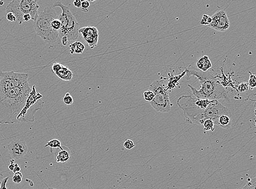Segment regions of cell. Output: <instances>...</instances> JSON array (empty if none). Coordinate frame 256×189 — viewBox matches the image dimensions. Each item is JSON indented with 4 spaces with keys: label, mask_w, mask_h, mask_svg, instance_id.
<instances>
[{
    "label": "cell",
    "mask_w": 256,
    "mask_h": 189,
    "mask_svg": "<svg viewBox=\"0 0 256 189\" xmlns=\"http://www.w3.org/2000/svg\"><path fill=\"white\" fill-rule=\"evenodd\" d=\"M28 78L26 73L0 71V124L19 123L32 91Z\"/></svg>",
    "instance_id": "cell-1"
},
{
    "label": "cell",
    "mask_w": 256,
    "mask_h": 189,
    "mask_svg": "<svg viewBox=\"0 0 256 189\" xmlns=\"http://www.w3.org/2000/svg\"><path fill=\"white\" fill-rule=\"evenodd\" d=\"M185 70L188 80L193 76L199 79L201 83V88L199 90L188 85L196 98L218 100L226 97V94L224 88L217 80V77L214 76L211 73L198 71L190 65L188 68H185Z\"/></svg>",
    "instance_id": "cell-2"
},
{
    "label": "cell",
    "mask_w": 256,
    "mask_h": 189,
    "mask_svg": "<svg viewBox=\"0 0 256 189\" xmlns=\"http://www.w3.org/2000/svg\"><path fill=\"white\" fill-rule=\"evenodd\" d=\"M55 19H57L55 11L51 7H47L38 14L34 21L33 26L37 35L47 44L54 43L59 37L58 31L54 30L51 25Z\"/></svg>",
    "instance_id": "cell-3"
},
{
    "label": "cell",
    "mask_w": 256,
    "mask_h": 189,
    "mask_svg": "<svg viewBox=\"0 0 256 189\" xmlns=\"http://www.w3.org/2000/svg\"><path fill=\"white\" fill-rule=\"evenodd\" d=\"M53 7L61 8L62 13L58 17V19L61 22V27L58 31L59 37L61 39L63 37H67L69 41L76 40L79 36V24L76 18L72 14L68 7L62 3L56 2Z\"/></svg>",
    "instance_id": "cell-4"
},
{
    "label": "cell",
    "mask_w": 256,
    "mask_h": 189,
    "mask_svg": "<svg viewBox=\"0 0 256 189\" xmlns=\"http://www.w3.org/2000/svg\"><path fill=\"white\" fill-rule=\"evenodd\" d=\"M166 80L167 79L163 78V80L154 81L148 88L155 95L153 100L150 103L151 105L154 110L162 114L169 112L173 105L170 101L169 93L164 83V80Z\"/></svg>",
    "instance_id": "cell-5"
},
{
    "label": "cell",
    "mask_w": 256,
    "mask_h": 189,
    "mask_svg": "<svg viewBox=\"0 0 256 189\" xmlns=\"http://www.w3.org/2000/svg\"><path fill=\"white\" fill-rule=\"evenodd\" d=\"M39 6L36 0H13L6 7L7 14L12 13L16 18L19 25L23 22L22 17L25 14H29L32 20L34 21L38 15Z\"/></svg>",
    "instance_id": "cell-6"
},
{
    "label": "cell",
    "mask_w": 256,
    "mask_h": 189,
    "mask_svg": "<svg viewBox=\"0 0 256 189\" xmlns=\"http://www.w3.org/2000/svg\"><path fill=\"white\" fill-rule=\"evenodd\" d=\"M177 105L183 111L186 121L190 123L203 125L204 110L195 104V98L190 96H182L177 100Z\"/></svg>",
    "instance_id": "cell-7"
},
{
    "label": "cell",
    "mask_w": 256,
    "mask_h": 189,
    "mask_svg": "<svg viewBox=\"0 0 256 189\" xmlns=\"http://www.w3.org/2000/svg\"><path fill=\"white\" fill-rule=\"evenodd\" d=\"M35 87V86H33L25 106L19 116L18 118V123H32L34 121V116L37 111L42 110L44 106V101L42 100L43 96L39 93L37 92Z\"/></svg>",
    "instance_id": "cell-8"
},
{
    "label": "cell",
    "mask_w": 256,
    "mask_h": 189,
    "mask_svg": "<svg viewBox=\"0 0 256 189\" xmlns=\"http://www.w3.org/2000/svg\"><path fill=\"white\" fill-rule=\"evenodd\" d=\"M224 114L230 116V111L218 100H212L209 106L204 110V120L211 119L218 125L219 119Z\"/></svg>",
    "instance_id": "cell-9"
},
{
    "label": "cell",
    "mask_w": 256,
    "mask_h": 189,
    "mask_svg": "<svg viewBox=\"0 0 256 189\" xmlns=\"http://www.w3.org/2000/svg\"><path fill=\"white\" fill-rule=\"evenodd\" d=\"M212 22L208 26L218 32H226L230 26V22L226 11L220 10L212 15Z\"/></svg>",
    "instance_id": "cell-10"
},
{
    "label": "cell",
    "mask_w": 256,
    "mask_h": 189,
    "mask_svg": "<svg viewBox=\"0 0 256 189\" xmlns=\"http://www.w3.org/2000/svg\"><path fill=\"white\" fill-rule=\"evenodd\" d=\"M9 153L13 159H20L24 157L27 153L29 148L24 139L12 141L8 146Z\"/></svg>",
    "instance_id": "cell-11"
},
{
    "label": "cell",
    "mask_w": 256,
    "mask_h": 189,
    "mask_svg": "<svg viewBox=\"0 0 256 189\" xmlns=\"http://www.w3.org/2000/svg\"><path fill=\"white\" fill-rule=\"evenodd\" d=\"M80 33L83 40L86 41L91 49L97 46L99 38L98 29L94 26H86L79 29Z\"/></svg>",
    "instance_id": "cell-12"
},
{
    "label": "cell",
    "mask_w": 256,
    "mask_h": 189,
    "mask_svg": "<svg viewBox=\"0 0 256 189\" xmlns=\"http://www.w3.org/2000/svg\"><path fill=\"white\" fill-rule=\"evenodd\" d=\"M52 70L54 74L64 81H71L73 77V74L68 67L61 64L54 62L52 66Z\"/></svg>",
    "instance_id": "cell-13"
},
{
    "label": "cell",
    "mask_w": 256,
    "mask_h": 189,
    "mask_svg": "<svg viewBox=\"0 0 256 189\" xmlns=\"http://www.w3.org/2000/svg\"><path fill=\"white\" fill-rule=\"evenodd\" d=\"M186 71L185 70L181 74L177 76H174L171 73L168 74L169 79H168V84L166 86V89L167 91H171L172 90L177 88V86L179 85V81L182 78H183L185 75H186Z\"/></svg>",
    "instance_id": "cell-14"
},
{
    "label": "cell",
    "mask_w": 256,
    "mask_h": 189,
    "mask_svg": "<svg viewBox=\"0 0 256 189\" xmlns=\"http://www.w3.org/2000/svg\"><path fill=\"white\" fill-rule=\"evenodd\" d=\"M196 65L200 71L207 72L212 67V63L208 56H204L199 59Z\"/></svg>",
    "instance_id": "cell-15"
},
{
    "label": "cell",
    "mask_w": 256,
    "mask_h": 189,
    "mask_svg": "<svg viewBox=\"0 0 256 189\" xmlns=\"http://www.w3.org/2000/svg\"><path fill=\"white\" fill-rule=\"evenodd\" d=\"M69 52L71 54H82L85 49V45L80 42H75L69 45Z\"/></svg>",
    "instance_id": "cell-16"
},
{
    "label": "cell",
    "mask_w": 256,
    "mask_h": 189,
    "mask_svg": "<svg viewBox=\"0 0 256 189\" xmlns=\"http://www.w3.org/2000/svg\"><path fill=\"white\" fill-rule=\"evenodd\" d=\"M70 157V152L67 147H66L65 149H63L61 150L60 152H58L57 156L56 157L57 162H61L64 163L69 160Z\"/></svg>",
    "instance_id": "cell-17"
},
{
    "label": "cell",
    "mask_w": 256,
    "mask_h": 189,
    "mask_svg": "<svg viewBox=\"0 0 256 189\" xmlns=\"http://www.w3.org/2000/svg\"><path fill=\"white\" fill-rule=\"evenodd\" d=\"M231 125V117L229 116L224 114L220 117L219 119L218 125L224 129L228 128Z\"/></svg>",
    "instance_id": "cell-18"
},
{
    "label": "cell",
    "mask_w": 256,
    "mask_h": 189,
    "mask_svg": "<svg viewBox=\"0 0 256 189\" xmlns=\"http://www.w3.org/2000/svg\"><path fill=\"white\" fill-rule=\"evenodd\" d=\"M47 147H50L51 148V152H53V149H56L57 148H60L61 150H63L64 146H62L61 142L60 141L57 139H52L49 141L44 146L45 148Z\"/></svg>",
    "instance_id": "cell-19"
},
{
    "label": "cell",
    "mask_w": 256,
    "mask_h": 189,
    "mask_svg": "<svg viewBox=\"0 0 256 189\" xmlns=\"http://www.w3.org/2000/svg\"><path fill=\"white\" fill-rule=\"evenodd\" d=\"M214 122L211 119H206L204 121L203 125V130L204 131H214Z\"/></svg>",
    "instance_id": "cell-20"
},
{
    "label": "cell",
    "mask_w": 256,
    "mask_h": 189,
    "mask_svg": "<svg viewBox=\"0 0 256 189\" xmlns=\"http://www.w3.org/2000/svg\"><path fill=\"white\" fill-rule=\"evenodd\" d=\"M242 189H256V177L249 180Z\"/></svg>",
    "instance_id": "cell-21"
},
{
    "label": "cell",
    "mask_w": 256,
    "mask_h": 189,
    "mask_svg": "<svg viewBox=\"0 0 256 189\" xmlns=\"http://www.w3.org/2000/svg\"><path fill=\"white\" fill-rule=\"evenodd\" d=\"M154 93L150 90H147L143 93V98L145 101L151 103L154 98Z\"/></svg>",
    "instance_id": "cell-22"
},
{
    "label": "cell",
    "mask_w": 256,
    "mask_h": 189,
    "mask_svg": "<svg viewBox=\"0 0 256 189\" xmlns=\"http://www.w3.org/2000/svg\"><path fill=\"white\" fill-rule=\"evenodd\" d=\"M212 22V17H210L208 14L203 15L202 16V19L201 20V25H204V26H208L209 24H211V22Z\"/></svg>",
    "instance_id": "cell-23"
},
{
    "label": "cell",
    "mask_w": 256,
    "mask_h": 189,
    "mask_svg": "<svg viewBox=\"0 0 256 189\" xmlns=\"http://www.w3.org/2000/svg\"><path fill=\"white\" fill-rule=\"evenodd\" d=\"M250 73V78H249L248 85L249 87L253 89V88L256 87V76L252 74L250 71H249Z\"/></svg>",
    "instance_id": "cell-24"
},
{
    "label": "cell",
    "mask_w": 256,
    "mask_h": 189,
    "mask_svg": "<svg viewBox=\"0 0 256 189\" xmlns=\"http://www.w3.org/2000/svg\"><path fill=\"white\" fill-rule=\"evenodd\" d=\"M249 87L248 83L245 82H242L238 85L237 90H238V92H239L240 93H243V92L247 91L249 89Z\"/></svg>",
    "instance_id": "cell-25"
},
{
    "label": "cell",
    "mask_w": 256,
    "mask_h": 189,
    "mask_svg": "<svg viewBox=\"0 0 256 189\" xmlns=\"http://www.w3.org/2000/svg\"><path fill=\"white\" fill-rule=\"evenodd\" d=\"M63 102L67 105H70L73 103L74 100L72 96L69 93H67L63 98Z\"/></svg>",
    "instance_id": "cell-26"
},
{
    "label": "cell",
    "mask_w": 256,
    "mask_h": 189,
    "mask_svg": "<svg viewBox=\"0 0 256 189\" xmlns=\"http://www.w3.org/2000/svg\"><path fill=\"white\" fill-rule=\"evenodd\" d=\"M13 181L16 184L20 183L22 179V175L20 172L15 173L13 177Z\"/></svg>",
    "instance_id": "cell-27"
},
{
    "label": "cell",
    "mask_w": 256,
    "mask_h": 189,
    "mask_svg": "<svg viewBox=\"0 0 256 189\" xmlns=\"http://www.w3.org/2000/svg\"><path fill=\"white\" fill-rule=\"evenodd\" d=\"M123 146L126 149L130 150L133 149L135 147V145L132 140L127 139L125 141V142L124 143Z\"/></svg>",
    "instance_id": "cell-28"
},
{
    "label": "cell",
    "mask_w": 256,
    "mask_h": 189,
    "mask_svg": "<svg viewBox=\"0 0 256 189\" xmlns=\"http://www.w3.org/2000/svg\"><path fill=\"white\" fill-rule=\"evenodd\" d=\"M51 25L54 30L59 31L61 27V22L58 19H55L51 22Z\"/></svg>",
    "instance_id": "cell-29"
},
{
    "label": "cell",
    "mask_w": 256,
    "mask_h": 189,
    "mask_svg": "<svg viewBox=\"0 0 256 189\" xmlns=\"http://www.w3.org/2000/svg\"><path fill=\"white\" fill-rule=\"evenodd\" d=\"M90 7V3L88 1H82L81 3V10L83 12H87Z\"/></svg>",
    "instance_id": "cell-30"
},
{
    "label": "cell",
    "mask_w": 256,
    "mask_h": 189,
    "mask_svg": "<svg viewBox=\"0 0 256 189\" xmlns=\"http://www.w3.org/2000/svg\"><path fill=\"white\" fill-rule=\"evenodd\" d=\"M6 18L9 22H16V17L12 13H7V15H6Z\"/></svg>",
    "instance_id": "cell-31"
},
{
    "label": "cell",
    "mask_w": 256,
    "mask_h": 189,
    "mask_svg": "<svg viewBox=\"0 0 256 189\" xmlns=\"http://www.w3.org/2000/svg\"><path fill=\"white\" fill-rule=\"evenodd\" d=\"M9 177H6L1 182L0 185V189H7V183L9 180Z\"/></svg>",
    "instance_id": "cell-32"
},
{
    "label": "cell",
    "mask_w": 256,
    "mask_h": 189,
    "mask_svg": "<svg viewBox=\"0 0 256 189\" xmlns=\"http://www.w3.org/2000/svg\"><path fill=\"white\" fill-rule=\"evenodd\" d=\"M31 20H32V17L29 14H25L23 15V17H22L23 22H28Z\"/></svg>",
    "instance_id": "cell-33"
},
{
    "label": "cell",
    "mask_w": 256,
    "mask_h": 189,
    "mask_svg": "<svg viewBox=\"0 0 256 189\" xmlns=\"http://www.w3.org/2000/svg\"><path fill=\"white\" fill-rule=\"evenodd\" d=\"M15 167V164L14 163V159H12L10 161V165L8 166V168L11 171L13 172Z\"/></svg>",
    "instance_id": "cell-34"
},
{
    "label": "cell",
    "mask_w": 256,
    "mask_h": 189,
    "mask_svg": "<svg viewBox=\"0 0 256 189\" xmlns=\"http://www.w3.org/2000/svg\"><path fill=\"white\" fill-rule=\"evenodd\" d=\"M61 40L62 44L63 46H66L68 44V43L69 42V40L67 37H65V36L63 37Z\"/></svg>",
    "instance_id": "cell-35"
},
{
    "label": "cell",
    "mask_w": 256,
    "mask_h": 189,
    "mask_svg": "<svg viewBox=\"0 0 256 189\" xmlns=\"http://www.w3.org/2000/svg\"><path fill=\"white\" fill-rule=\"evenodd\" d=\"M81 3H82V1H80V0H75V1L73 2V4H74V6L75 7L77 8H79L81 7Z\"/></svg>",
    "instance_id": "cell-36"
},
{
    "label": "cell",
    "mask_w": 256,
    "mask_h": 189,
    "mask_svg": "<svg viewBox=\"0 0 256 189\" xmlns=\"http://www.w3.org/2000/svg\"><path fill=\"white\" fill-rule=\"evenodd\" d=\"M20 170H21L20 167L19 166L18 164H15V167L14 170V171H13V172H14L15 173L16 172H18L20 171Z\"/></svg>",
    "instance_id": "cell-37"
},
{
    "label": "cell",
    "mask_w": 256,
    "mask_h": 189,
    "mask_svg": "<svg viewBox=\"0 0 256 189\" xmlns=\"http://www.w3.org/2000/svg\"><path fill=\"white\" fill-rule=\"evenodd\" d=\"M4 1H0V6H3V5H4Z\"/></svg>",
    "instance_id": "cell-38"
},
{
    "label": "cell",
    "mask_w": 256,
    "mask_h": 189,
    "mask_svg": "<svg viewBox=\"0 0 256 189\" xmlns=\"http://www.w3.org/2000/svg\"><path fill=\"white\" fill-rule=\"evenodd\" d=\"M47 189H55V188H50V187H48L47 188Z\"/></svg>",
    "instance_id": "cell-39"
},
{
    "label": "cell",
    "mask_w": 256,
    "mask_h": 189,
    "mask_svg": "<svg viewBox=\"0 0 256 189\" xmlns=\"http://www.w3.org/2000/svg\"><path fill=\"white\" fill-rule=\"evenodd\" d=\"M255 115L256 116V108L255 109Z\"/></svg>",
    "instance_id": "cell-40"
},
{
    "label": "cell",
    "mask_w": 256,
    "mask_h": 189,
    "mask_svg": "<svg viewBox=\"0 0 256 189\" xmlns=\"http://www.w3.org/2000/svg\"><path fill=\"white\" fill-rule=\"evenodd\" d=\"M250 100H253V101H256V100H251V99H250Z\"/></svg>",
    "instance_id": "cell-41"
}]
</instances>
